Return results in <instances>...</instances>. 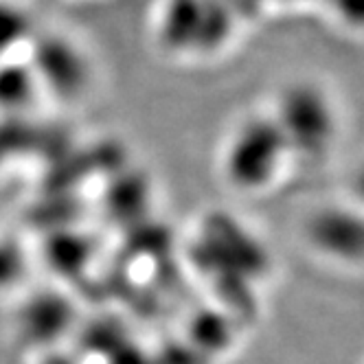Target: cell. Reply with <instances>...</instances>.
Returning <instances> with one entry per match:
<instances>
[{"label":"cell","instance_id":"1","mask_svg":"<svg viewBox=\"0 0 364 364\" xmlns=\"http://www.w3.org/2000/svg\"><path fill=\"white\" fill-rule=\"evenodd\" d=\"M288 141L274 119H252L237 129L226 151V171L237 187L270 185L288 151Z\"/></svg>","mask_w":364,"mask_h":364},{"label":"cell","instance_id":"2","mask_svg":"<svg viewBox=\"0 0 364 364\" xmlns=\"http://www.w3.org/2000/svg\"><path fill=\"white\" fill-rule=\"evenodd\" d=\"M288 147L301 145L307 151L323 149L333 136V112L329 101L314 86H296L283 92L274 117Z\"/></svg>","mask_w":364,"mask_h":364}]
</instances>
